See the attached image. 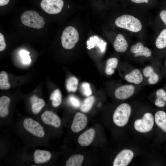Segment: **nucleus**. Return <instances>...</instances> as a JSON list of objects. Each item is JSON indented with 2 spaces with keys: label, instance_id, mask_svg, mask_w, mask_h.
I'll use <instances>...</instances> for the list:
<instances>
[{
  "label": "nucleus",
  "instance_id": "1",
  "mask_svg": "<svg viewBox=\"0 0 166 166\" xmlns=\"http://www.w3.org/2000/svg\"><path fill=\"white\" fill-rule=\"evenodd\" d=\"M115 24L118 27L134 32L140 31L142 28L140 21L137 18L128 14H124L117 18Z\"/></svg>",
  "mask_w": 166,
  "mask_h": 166
},
{
  "label": "nucleus",
  "instance_id": "2",
  "mask_svg": "<svg viewBox=\"0 0 166 166\" xmlns=\"http://www.w3.org/2000/svg\"><path fill=\"white\" fill-rule=\"evenodd\" d=\"M131 107L127 103H123L119 105L115 110L113 120L117 126H125L128 121L131 113Z\"/></svg>",
  "mask_w": 166,
  "mask_h": 166
},
{
  "label": "nucleus",
  "instance_id": "3",
  "mask_svg": "<svg viewBox=\"0 0 166 166\" xmlns=\"http://www.w3.org/2000/svg\"><path fill=\"white\" fill-rule=\"evenodd\" d=\"M21 20L25 26L34 28H41L45 24L43 18L37 12L33 10L25 12L22 15Z\"/></svg>",
  "mask_w": 166,
  "mask_h": 166
},
{
  "label": "nucleus",
  "instance_id": "4",
  "mask_svg": "<svg viewBox=\"0 0 166 166\" xmlns=\"http://www.w3.org/2000/svg\"><path fill=\"white\" fill-rule=\"evenodd\" d=\"M61 38L62 47L65 49H69L74 47L79 39V36L75 28L69 26L63 30Z\"/></svg>",
  "mask_w": 166,
  "mask_h": 166
},
{
  "label": "nucleus",
  "instance_id": "5",
  "mask_svg": "<svg viewBox=\"0 0 166 166\" xmlns=\"http://www.w3.org/2000/svg\"><path fill=\"white\" fill-rule=\"evenodd\" d=\"M154 119L153 115L150 113H147L141 119L136 120L134 123V127L136 130L142 133L150 131L154 124Z\"/></svg>",
  "mask_w": 166,
  "mask_h": 166
},
{
  "label": "nucleus",
  "instance_id": "6",
  "mask_svg": "<svg viewBox=\"0 0 166 166\" xmlns=\"http://www.w3.org/2000/svg\"><path fill=\"white\" fill-rule=\"evenodd\" d=\"M23 126L28 132L36 136L42 137L45 136L43 127L39 123L31 118L25 119L23 122Z\"/></svg>",
  "mask_w": 166,
  "mask_h": 166
},
{
  "label": "nucleus",
  "instance_id": "7",
  "mask_svg": "<svg viewBox=\"0 0 166 166\" xmlns=\"http://www.w3.org/2000/svg\"><path fill=\"white\" fill-rule=\"evenodd\" d=\"M40 5L42 9L47 13L55 14L61 11L64 2L62 0H42Z\"/></svg>",
  "mask_w": 166,
  "mask_h": 166
},
{
  "label": "nucleus",
  "instance_id": "8",
  "mask_svg": "<svg viewBox=\"0 0 166 166\" xmlns=\"http://www.w3.org/2000/svg\"><path fill=\"white\" fill-rule=\"evenodd\" d=\"M134 153L131 150L124 149L121 151L116 156L113 161V166H126L131 162L134 157Z\"/></svg>",
  "mask_w": 166,
  "mask_h": 166
},
{
  "label": "nucleus",
  "instance_id": "9",
  "mask_svg": "<svg viewBox=\"0 0 166 166\" xmlns=\"http://www.w3.org/2000/svg\"><path fill=\"white\" fill-rule=\"evenodd\" d=\"M87 122V118L85 114L80 112L77 113L71 126L72 131L74 132H79L85 127Z\"/></svg>",
  "mask_w": 166,
  "mask_h": 166
},
{
  "label": "nucleus",
  "instance_id": "10",
  "mask_svg": "<svg viewBox=\"0 0 166 166\" xmlns=\"http://www.w3.org/2000/svg\"><path fill=\"white\" fill-rule=\"evenodd\" d=\"M135 88L131 85H126L120 86L114 92L116 97L119 100H124L129 98L134 93Z\"/></svg>",
  "mask_w": 166,
  "mask_h": 166
},
{
  "label": "nucleus",
  "instance_id": "11",
  "mask_svg": "<svg viewBox=\"0 0 166 166\" xmlns=\"http://www.w3.org/2000/svg\"><path fill=\"white\" fill-rule=\"evenodd\" d=\"M41 119L45 124L56 128L59 127L61 125V121L58 116L53 112L45 111L42 114Z\"/></svg>",
  "mask_w": 166,
  "mask_h": 166
},
{
  "label": "nucleus",
  "instance_id": "12",
  "mask_svg": "<svg viewBox=\"0 0 166 166\" xmlns=\"http://www.w3.org/2000/svg\"><path fill=\"white\" fill-rule=\"evenodd\" d=\"M130 51L132 53L135 54V57L144 56L148 57L152 55L151 50L148 48L144 47L141 43L140 42L132 45Z\"/></svg>",
  "mask_w": 166,
  "mask_h": 166
},
{
  "label": "nucleus",
  "instance_id": "13",
  "mask_svg": "<svg viewBox=\"0 0 166 166\" xmlns=\"http://www.w3.org/2000/svg\"><path fill=\"white\" fill-rule=\"evenodd\" d=\"M95 133V130L89 128L82 134L78 137V142L81 146H86L90 145L92 142Z\"/></svg>",
  "mask_w": 166,
  "mask_h": 166
},
{
  "label": "nucleus",
  "instance_id": "14",
  "mask_svg": "<svg viewBox=\"0 0 166 166\" xmlns=\"http://www.w3.org/2000/svg\"><path fill=\"white\" fill-rule=\"evenodd\" d=\"M51 157L50 152L48 151L37 149L34 155V160L36 164L44 163L48 161Z\"/></svg>",
  "mask_w": 166,
  "mask_h": 166
},
{
  "label": "nucleus",
  "instance_id": "15",
  "mask_svg": "<svg viewBox=\"0 0 166 166\" xmlns=\"http://www.w3.org/2000/svg\"><path fill=\"white\" fill-rule=\"evenodd\" d=\"M124 79L128 82L138 85L142 81L143 76L139 70L134 69L125 75Z\"/></svg>",
  "mask_w": 166,
  "mask_h": 166
},
{
  "label": "nucleus",
  "instance_id": "16",
  "mask_svg": "<svg viewBox=\"0 0 166 166\" xmlns=\"http://www.w3.org/2000/svg\"><path fill=\"white\" fill-rule=\"evenodd\" d=\"M113 46L115 49L120 52H124L127 49L128 43L127 41L123 35L118 34L113 43Z\"/></svg>",
  "mask_w": 166,
  "mask_h": 166
},
{
  "label": "nucleus",
  "instance_id": "17",
  "mask_svg": "<svg viewBox=\"0 0 166 166\" xmlns=\"http://www.w3.org/2000/svg\"><path fill=\"white\" fill-rule=\"evenodd\" d=\"M143 74L145 77H149L148 82L151 85H154L158 82L159 77L154 71L153 68L150 66L145 67L142 71Z\"/></svg>",
  "mask_w": 166,
  "mask_h": 166
},
{
  "label": "nucleus",
  "instance_id": "18",
  "mask_svg": "<svg viewBox=\"0 0 166 166\" xmlns=\"http://www.w3.org/2000/svg\"><path fill=\"white\" fill-rule=\"evenodd\" d=\"M30 101L31 104V110L34 114L38 113L45 105L44 101L38 98L36 96L34 95L32 97Z\"/></svg>",
  "mask_w": 166,
  "mask_h": 166
},
{
  "label": "nucleus",
  "instance_id": "19",
  "mask_svg": "<svg viewBox=\"0 0 166 166\" xmlns=\"http://www.w3.org/2000/svg\"><path fill=\"white\" fill-rule=\"evenodd\" d=\"M155 121L158 126L166 133V113L163 110L157 111L155 115Z\"/></svg>",
  "mask_w": 166,
  "mask_h": 166
},
{
  "label": "nucleus",
  "instance_id": "20",
  "mask_svg": "<svg viewBox=\"0 0 166 166\" xmlns=\"http://www.w3.org/2000/svg\"><path fill=\"white\" fill-rule=\"evenodd\" d=\"M10 102V98L7 96H2L0 98V116L1 117H5L8 115Z\"/></svg>",
  "mask_w": 166,
  "mask_h": 166
},
{
  "label": "nucleus",
  "instance_id": "21",
  "mask_svg": "<svg viewBox=\"0 0 166 166\" xmlns=\"http://www.w3.org/2000/svg\"><path fill=\"white\" fill-rule=\"evenodd\" d=\"M156 98L155 102L156 106L159 107L165 106L166 102V92L163 89L157 90L156 92Z\"/></svg>",
  "mask_w": 166,
  "mask_h": 166
},
{
  "label": "nucleus",
  "instance_id": "22",
  "mask_svg": "<svg viewBox=\"0 0 166 166\" xmlns=\"http://www.w3.org/2000/svg\"><path fill=\"white\" fill-rule=\"evenodd\" d=\"M155 45L159 49H166V28L160 31L156 39Z\"/></svg>",
  "mask_w": 166,
  "mask_h": 166
},
{
  "label": "nucleus",
  "instance_id": "23",
  "mask_svg": "<svg viewBox=\"0 0 166 166\" xmlns=\"http://www.w3.org/2000/svg\"><path fill=\"white\" fill-rule=\"evenodd\" d=\"M118 62V59L116 57L110 58L107 60L105 69V72L107 75H111L114 73V69L117 67Z\"/></svg>",
  "mask_w": 166,
  "mask_h": 166
},
{
  "label": "nucleus",
  "instance_id": "24",
  "mask_svg": "<svg viewBox=\"0 0 166 166\" xmlns=\"http://www.w3.org/2000/svg\"><path fill=\"white\" fill-rule=\"evenodd\" d=\"M84 159L83 156L81 154H75L71 156L66 162V166H80Z\"/></svg>",
  "mask_w": 166,
  "mask_h": 166
},
{
  "label": "nucleus",
  "instance_id": "25",
  "mask_svg": "<svg viewBox=\"0 0 166 166\" xmlns=\"http://www.w3.org/2000/svg\"><path fill=\"white\" fill-rule=\"evenodd\" d=\"M50 100L52 101V106L56 107L58 106L61 103L62 95L60 90L57 89L54 90L51 94Z\"/></svg>",
  "mask_w": 166,
  "mask_h": 166
},
{
  "label": "nucleus",
  "instance_id": "26",
  "mask_svg": "<svg viewBox=\"0 0 166 166\" xmlns=\"http://www.w3.org/2000/svg\"><path fill=\"white\" fill-rule=\"evenodd\" d=\"M95 100L93 96L89 97L85 99L80 106L81 111L84 113L88 112L92 108Z\"/></svg>",
  "mask_w": 166,
  "mask_h": 166
},
{
  "label": "nucleus",
  "instance_id": "27",
  "mask_svg": "<svg viewBox=\"0 0 166 166\" xmlns=\"http://www.w3.org/2000/svg\"><path fill=\"white\" fill-rule=\"evenodd\" d=\"M78 81L76 77L71 76L69 77L66 82V87L69 92H75L77 88Z\"/></svg>",
  "mask_w": 166,
  "mask_h": 166
},
{
  "label": "nucleus",
  "instance_id": "28",
  "mask_svg": "<svg viewBox=\"0 0 166 166\" xmlns=\"http://www.w3.org/2000/svg\"><path fill=\"white\" fill-rule=\"evenodd\" d=\"M10 87V85L8 82V75L6 72L2 71L0 73V89L7 90Z\"/></svg>",
  "mask_w": 166,
  "mask_h": 166
},
{
  "label": "nucleus",
  "instance_id": "29",
  "mask_svg": "<svg viewBox=\"0 0 166 166\" xmlns=\"http://www.w3.org/2000/svg\"><path fill=\"white\" fill-rule=\"evenodd\" d=\"M81 89L84 95L89 97L92 95V90L89 83L85 82L83 83L81 86Z\"/></svg>",
  "mask_w": 166,
  "mask_h": 166
},
{
  "label": "nucleus",
  "instance_id": "30",
  "mask_svg": "<svg viewBox=\"0 0 166 166\" xmlns=\"http://www.w3.org/2000/svg\"><path fill=\"white\" fill-rule=\"evenodd\" d=\"M30 53L25 50H21L20 52V55L22 58L23 63L28 64L30 63L31 60L29 56Z\"/></svg>",
  "mask_w": 166,
  "mask_h": 166
},
{
  "label": "nucleus",
  "instance_id": "31",
  "mask_svg": "<svg viewBox=\"0 0 166 166\" xmlns=\"http://www.w3.org/2000/svg\"><path fill=\"white\" fill-rule=\"evenodd\" d=\"M129 2L132 4L143 5H148L153 0H128Z\"/></svg>",
  "mask_w": 166,
  "mask_h": 166
},
{
  "label": "nucleus",
  "instance_id": "32",
  "mask_svg": "<svg viewBox=\"0 0 166 166\" xmlns=\"http://www.w3.org/2000/svg\"><path fill=\"white\" fill-rule=\"evenodd\" d=\"M159 16L162 24L166 27V9H163L160 11Z\"/></svg>",
  "mask_w": 166,
  "mask_h": 166
},
{
  "label": "nucleus",
  "instance_id": "33",
  "mask_svg": "<svg viewBox=\"0 0 166 166\" xmlns=\"http://www.w3.org/2000/svg\"><path fill=\"white\" fill-rule=\"evenodd\" d=\"M71 104L74 107L77 108L80 105V102L78 99L73 96H71L69 99Z\"/></svg>",
  "mask_w": 166,
  "mask_h": 166
},
{
  "label": "nucleus",
  "instance_id": "34",
  "mask_svg": "<svg viewBox=\"0 0 166 166\" xmlns=\"http://www.w3.org/2000/svg\"><path fill=\"white\" fill-rule=\"evenodd\" d=\"M6 44L3 35L0 33V51H2L6 48Z\"/></svg>",
  "mask_w": 166,
  "mask_h": 166
},
{
  "label": "nucleus",
  "instance_id": "35",
  "mask_svg": "<svg viewBox=\"0 0 166 166\" xmlns=\"http://www.w3.org/2000/svg\"><path fill=\"white\" fill-rule=\"evenodd\" d=\"M9 2V0H0V6L6 5L8 4Z\"/></svg>",
  "mask_w": 166,
  "mask_h": 166
},
{
  "label": "nucleus",
  "instance_id": "36",
  "mask_svg": "<svg viewBox=\"0 0 166 166\" xmlns=\"http://www.w3.org/2000/svg\"><path fill=\"white\" fill-rule=\"evenodd\" d=\"M164 4H165L166 6V0H164Z\"/></svg>",
  "mask_w": 166,
  "mask_h": 166
},
{
  "label": "nucleus",
  "instance_id": "37",
  "mask_svg": "<svg viewBox=\"0 0 166 166\" xmlns=\"http://www.w3.org/2000/svg\"><path fill=\"white\" fill-rule=\"evenodd\" d=\"M165 65L166 66V61H165Z\"/></svg>",
  "mask_w": 166,
  "mask_h": 166
},
{
  "label": "nucleus",
  "instance_id": "38",
  "mask_svg": "<svg viewBox=\"0 0 166 166\" xmlns=\"http://www.w3.org/2000/svg\"><path fill=\"white\" fill-rule=\"evenodd\" d=\"M68 8H69V6H68Z\"/></svg>",
  "mask_w": 166,
  "mask_h": 166
}]
</instances>
